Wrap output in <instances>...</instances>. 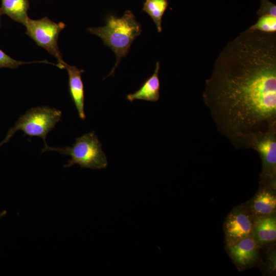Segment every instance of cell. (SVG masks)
Here are the masks:
<instances>
[{"instance_id": "6da1fadb", "label": "cell", "mask_w": 276, "mask_h": 276, "mask_svg": "<svg viewBox=\"0 0 276 276\" xmlns=\"http://www.w3.org/2000/svg\"><path fill=\"white\" fill-rule=\"evenodd\" d=\"M202 97L218 130L237 148L276 132V33L247 29L227 43Z\"/></svg>"}, {"instance_id": "7a4b0ae2", "label": "cell", "mask_w": 276, "mask_h": 276, "mask_svg": "<svg viewBox=\"0 0 276 276\" xmlns=\"http://www.w3.org/2000/svg\"><path fill=\"white\" fill-rule=\"evenodd\" d=\"M106 25L100 27H90L87 31L100 37L104 44L115 54L116 61L108 76L113 75L121 59L127 56L131 45L142 31V26L130 10H126L121 17L108 14L105 17Z\"/></svg>"}, {"instance_id": "3957f363", "label": "cell", "mask_w": 276, "mask_h": 276, "mask_svg": "<svg viewBox=\"0 0 276 276\" xmlns=\"http://www.w3.org/2000/svg\"><path fill=\"white\" fill-rule=\"evenodd\" d=\"M54 151L71 156L64 167L77 164L82 168L101 169L107 167L108 163L102 144L94 131L77 137L72 147H50L44 146L42 152Z\"/></svg>"}, {"instance_id": "277c9868", "label": "cell", "mask_w": 276, "mask_h": 276, "mask_svg": "<svg viewBox=\"0 0 276 276\" xmlns=\"http://www.w3.org/2000/svg\"><path fill=\"white\" fill-rule=\"evenodd\" d=\"M62 112L56 108L43 106L32 108L21 115L14 126L7 132L5 139L0 142V147L7 143L15 133L22 131L30 137L38 136L46 143V137L61 118Z\"/></svg>"}, {"instance_id": "5b68a950", "label": "cell", "mask_w": 276, "mask_h": 276, "mask_svg": "<svg viewBox=\"0 0 276 276\" xmlns=\"http://www.w3.org/2000/svg\"><path fill=\"white\" fill-rule=\"evenodd\" d=\"M26 33L38 45L45 49L57 60L60 69L64 68L65 62L58 45V39L60 33L64 29L65 25L62 22H55L48 17L40 19L30 18L25 25Z\"/></svg>"}, {"instance_id": "8992f818", "label": "cell", "mask_w": 276, "mask_h": 276, "mask_svg": "<svg viewBox=\"0 0 276 276\" xmlns=\"http://www.w3.org/2000/svg\"><path fill=\"white\" fill-rule=\"evenodd\" d=\"M224 232L227 245L251 236L254 223L249 214L242 208L233 210L224 222Z\"/></svg>"}, {"instance_id": "52a82bcc", "label": "cell", "mask_w": 276, "mask_h": 276, "mask_svg": "<svg viewBox=\"0 0 276 276\" xmlns=\"http://www.w3.org/2000/svg\"><path fill=\"white\" fill-rule=\"evenodd\" d=\"M251 148L259 154L263 164V174L273 177L276 168V132L263 135L256 140Z\"/></svg>"}, {"instance_id": "ba28073f", "label": "cell", "mask_w": 276, "mask_h": 276, "mask_svg": "<svg viewBox=\"0 0 276 276\" xmlns=\"http://www.w3.org/2000/svg\"><path fill=\"white\" fill-rule=\"evenodd\" d=\"M257 242L251 235L228 245L229 255L238 265H250L257 259Z\"/></svg>"}, {"instance_id": "9c48e42d", "label": "cell", "mask_w": 276, "mask_h": 276, "mask_svg": "<svg viewBox=\"0 0 276 276\" xmlns=\"http://www.w3.org/2000/svg\"><path fill=\"white\" fill-rule=\"evenodd\" d=\"M68 76V89L70 96L78 111L79 118L84 120V90L81 75L84 71L77 66L64 64Z\"/></svg>"}, {"instance_id": "30bf717a", "label": "cell", "mask_w": 276, "mask_h": 276, "mask_svg": "<svg viewBox=\"0 0 276 276\" xmlns=\"http://www.w3.org/2000/svg\"><path fill=\"white\" fill-rule=\"evenodd\" d=\"M159 68V62L157 61L153 74L144 81L137 90L127 95L126 99L131 102L135 100L157 101L159 99L160 82L158 77Z\"/></svg>"}, {"instance_id": "8fae6325", "label": "cell", "mask_w": 276, "mask_h": 276, "mask_svg": "<svg viewBox=\"0 0 276 276\" xmlns=\"http://www.w3.org/2000/svg\"><path fill=\"white\" fill-rule=\"evenodd\" d=\"M276 197L274 193L267 189H262L255 196L251 210L259 217L271 216L275 212Z\"/></svg>"}, {"instance_id": "7c38bea8", "label": "cell", "mask_w": 276, "mask_h": 276, "mask_svg": "<svg viewBox=\"0 0 276 276\" xmlns=\"http://www.w3.org/2000/svg\"><path fill=\"white\" fill-rule=\"evenodd\" d=\"M29 8V0H1L0 11L2 15H7L24 26L29 18L28 16Z\"/></svg>"}, {"instance_id": "4fadbf2b", "label": "cell", "mask_w": 276, "mask_h": 276, "mask_svg": "<svg viewBox=\"0 0 276 276\" xmlns=\"http://www.w3.org/2000/svg\"><path fill=\"white\" fill-rule=\"evenodd\" d=\"M253 233L260 243L273 241L276 239L275 218L271 216L259 217L254 223Z\"/></svg>"}, {"instance_id": "5bb4252c", "label": "cell", "mask_w": 276, "mask_h": 276, "mask_svg": "<svg viewBox=\"0 0 276 276\" xmlns=\"http://www.w3.org/2000/svg\"><path fill=\"white\" fill-rule=\"evenodd\" d=\"M168 6V0H145L144 2L142 10L151 17L158 32L162 30V18Z\"/></svg>"}, {"instance_id": "9a60e30c", "label": "cell", "mask_w": 276, "mask_h": 276, "mask_svg": "<svg viewBox=\"0 0 276 276\" xmlns=\"http://www.w3.org/2000/svg\"><path fill=\"white\" fill-rule=\"evenodd\" d=\"M248 29L266 33L276 32V16L264 15L259 16L257 21Z\"/></svg>"}, {"instance_id": "2e32d148", "label": "cell", "mask_w": 276, "mask_h": 276, "mask_svg": "<svg viewBox=\"0 0 276 276\" xmlns=\"http://www.w3.org/2000/svg\"><path fill=\"white\" fill-rule=\"evenodd\" d=\"M34 62H45L54 65V64L49 62L46 60L33 62H25L16 60L8 56L3 51L0 49V68L8 67L11 68H16L20 65Z\"/></svg>"}, {"instance_id": "e0dca14e", "label": "cell", "mask_w": 276, "mask_h": 276, "mask_svg": "<svg viewBox=\"0 0 276 276\" xmlns=\"http://www.w3.org/2000/svg\"><path fill=\"white\" fill-rule=\"evenodd\" d=\"M257 13L259 16L264 15L276 16V6L269 0H261L260 7Z\"/></svg>"}, {"instance_id": "ac0fdd59", "label": "cell", "mask_w": 276, "mask_h": 276, "mask_svg": "<svg viewBox=\"0 0 276 276\" xmlns=\"http://www.w3.org/2000/svg\"><path fill=\"white\" fill-rule=\"evenodd\" d=\"M7 214L6 211H3L0 212V219L3 218L4 216H5Z\"/></svg>"}, {"instance_id": "d6986e66", "label": "cell", "mask_w": 276, "mask_h": 276, "mask_svg": "<svg viewBox=\"0 0 276 276\" xmlns=\"http://www.w3.org/2000/svg\"><path fill=\"white\" fill-rule=\"evenodd\" d=\"M2 15V13H1V12L0 11V28H1V17Z\"/></svg>"}]
</instances>
